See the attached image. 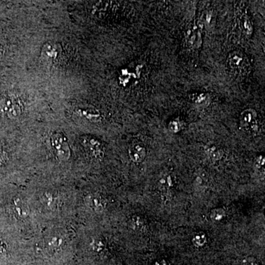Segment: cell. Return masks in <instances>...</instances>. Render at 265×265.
<instances>
[{"mask_svg": "<svg viewBox=\"0 0 265 265\" xmlns=\"http://www.w3.org/2000/svg\"><path fill=\"white\" fill-rule=\"evenodd\" d=\"M129 226L134 232H144L147 228L146 221L141 215H134L129 221Z\"/></svg>", "mask_w": 265, "mask_h": 265, "instance_id": "cell-12", "label": "cell"}, {"mask_svg": "<svg viewBox=\"0 0 265 265\" xmlns=\"http://www.w3.org/2000/svg\"><path fill=\"white\" fill-rule=\"evenodd\" d=\"M61 46L58 43L54 41L47 42L42 47L41 56L45 61L53 62L61 56Z\"/></svg>", "mask_w": 265, "mask_h": 265, "instance_id": "cell-6", "label": "cell"}, {"mask_svg": "<svg viewBox=\"0 0 265 265\" xmlns=\"http://www.w3.org/2000/svg\"><path fill=\"white\" fill-rule=\"evenodd\" d=\"M185 41L191 49H199L201 47L202 33L200 27L195 23L189 26L185 33Z\"/></svg>", "mask_w": 265, "mask_h": 265, "instance_id": "cell-5", "label": "cell"}, {"mask_svg": "<svg viewBox=\"0 0 265 265\" xmlns=\"http://www.w3.org/2000/svg\"><path fill=\"white\" fill-rule=\"evenodd\" d=\"M243 29L246 35L251 36L252 33H253V25H252L251 21L248 17L244 18Z\"/></svg>", "mask_w": 265, "mask_h": 265, "instance_id": "cell-18", "label": "cell"}, {"mask_svg": "<svg viewBox=\"0 0 265 265\" xmlns=\"http://www.w3.org/2000/svg\"><path fill=\"white\" fill-rule=\"evenodd\" d=\"M169 130L173 132H178L180 131L182 129V122L180 120V119L177 118V119H173L169 122L168 124Z\"/></svg>", "mask_w": 265, "mask_h": 265, "instance_id": "cell-17", "label": "cell"}, {"mask_svg": "<svg viewBox=\"0 0 265 265\" xmlns=\"http://www.w3.org/2000/svg\"><path fill=\"white\" fill-rule=\"evenodd\" d=\"M92 247H93L95 251L101 252L105 248V244L103 240H102L101 239H98V240H94Z\"/></svg>", "mask_w": 265, "mask_h": 265, "instance_id": "cell-20", "label": "cell"}, {"mask_svg": "<svg viewBox=\"0 0 265 265\" xmlns=\"http://www.w3.org/2000/svg\"><path fill=\"white\" fill-rule=\"evenodd\" d=\"M226 216V211L224 208H214L210 213V218L214 223H219L224 220Z\"/></svg>", "mask_w": 265, "mask_h": 265, "instance_id": "cell-15", "label": "cell"}, {"mask_svg": "<svg viewBox=\"0 0 265 265\" xmlns=\"http://www.w3.org/2000/svg\"><path fill=\"white\" fill-rule=\"evenodd\" d=\"M210 97L206 94H197L192 98L194 104L197 106H208L209 104Z\"/></svg>", "mask_w": 265, "mask_h": 265, "instance_id": "cell-16", "label": "cell"}, {"mask_svg": "<svg viewBox=\"0 0 265 265\" xmlns=\"http://www.w3.org/2000/svg\"><path fill=\"white\" fill-rule=\"evenodd\" d=\"M63 239L61 237L54 236L49 240V246L53 248H60L62 245Z\"/></svg>", "mask_w": 265, "mask_h": 265, "instance_id": "cell-19", "label": "cell"}, {"mask_svg": "<svg viewBox=\"0 0 265 265\" xmlns=\"http://www.w3.org/2000/svg\"><path fill=\"white\" fill-rule=\"evenodd\" d=\"M175 179L173 174L167 173L164 174L158 180V190L161 194H169L174 188Z\"/></svg>", "mask_w": 265, "mask_h": 265, "instance_id": "cell-10", "label": "cell"}, {"mask_svg": "<svg viewBox=\"0 0 265 265\" xmlns=\"http://www.w3.org/2000/svg\"><path fill=\"white\" fill-rule=\"evenodd\" d=\"M3 251H4V249H3V246L0 245V256H1L2 254H3Z\"/></svg>", "mask_w": 265, "mask_h": 265, "instance_id": "cell-25", "label": "cell"}, {"mask_svg": "<svg viewBox=\"0 0 265 265\" xmlns=\"http://www.w3.org/2000/svg\"><path fill=\"white\" fill-rule=\"evenodd\" d=\"M2 56V49H1V46H0V57H1Z\"/></svg>", "mask_w": 265, "mask_h": 265, "instance_id": "cell-26", "label": "cell"}, {"mask_svg": "<svg viewBox=\"0 0 265 265\" xmlns=\"http://www.w3.org/2000/svg\"><path fill=\"white\" fill-rule=\"evenodd\" d=\"M51 144L56 156L60 160L67 161L70 158V148L67 140L63 134H53L51 137Z\"/></svg>", "mask_w": 265, "mask_h": 265, "instance_id": "cell-3", "label": "cell"}, {"mask_svg": "<svg viewBox=\"0 0 265 265\" xmlns=\"http://www.w3.org/2000/svg\"><path fill=\"white\" fill-rule=\"evenodd\" d=\"M227 64L231 70L237 75H246L250 71L248 58L240 51L232 52L228 56Z\"/></svg>", "mask_w": 265, "mask_h": 265, "instance_id": "cell-1", "label": "cell"}, {"mask_svg": "<svg viewBox=\"0 0 265 265\" xmlns=\"http://www.w3.org/2000/svg\"><path fill=\"white\" fill-rule=\"evenodd\" d=\"M241 127L245 130L256 134L259 129L258 123V114L253 108H248L244 110L240 114V117Z\"/></svg>", "mask_w": 265, "mask_h": 265, "instance_id": "cell-4", "label": "cell"}, {"mask_svg": "<svg viewBox=\"0 0 265 265\" xmlns=\"http://www.w3.org/2000/svg\"><path fill=\"white\" fill-rule=\"evenodd\" d=\"M13 210L16 215L20 218L27 217L30 213V209L25 200L19 198L14 199Z\"/></svg>", "mask_w": 265, "mask_h": 265, "instance_id": "cell-11", "label": "cell"}, {"mask_svg": "<svg viewBox=\"0 0 265 265\" xmlns=\"http://www.w3.org/2000/svg\"><path fill=\"white\" fill-rule=\"evenodd\" d=\"M256 166L260 169H264V158L263 156H260L257 158L256 160Z\"/></svg>", "mask_w": 265, "mask_h": 265, "instance_id": "cell-22", "label": "cell"}, {"mask_svg": "<svg viewBox=\"0 0 265 265\" xmlns=\"http://www.w3.org/2000/svg\"><path fill=\"white\" fill-rule=\"evenodd\" d=\"M6 153H5L4 152L2 151V150H0V166L4 164L5 161H6Z\"/></svg>", "mask_w": 265, "mask_h": 265, "instance_id": "cell-23", "label": "cell"}, {"mask_svg": "<svg viewBox=\"0 0 265 265\" xmlns=\"http://www.w3.org/2000/svg\"><path fill=\"white\" fill-rule=\"evenodd\" d=\"M22 108L20 100L16 97L6 96L0 99V115L9 119H14L22 114Z\"/></svg>", "mask_w": 265, "mask_h": 265, "instance_id": "cell-2", "label": "cell"}, {"mask_svg": "<svg viewBox=\"0 0 265 265\" xmlns=\"http://www.w3.org/2000/svg\"><path fill=\"white\" fill-rule=\"evenodd\" d=\"M84 202L88 207L97 213L103 212L106 208V200L98 194H91V195H87L84 199Z\"/></svg>", "mask_w": 265, "mask_h": 265, "instance_id": "cell-9", "label": "cell"}, {"mask_svg": "<svg viewBox=\"0 0 265 265\" xmlns=\"http://www.w3.org/2000/svg\"><path fill=\"white\" fill-rule=\"evenodd\" d=\"M207 242V237L204 232H198L192 237V243L196 248H201Z\"/></svg>", "mask_w": 265, "mask_h": 265, "instance_id": "cell-14", "label": "cell"}, {"mask_svg": "<svg viewBox=\"0 0 265 265\" xmlns=\"http://www.w3.org/2000/svg\"><path fill=\"white\" fill-rule=\"evenodd\" d=\"M83 145L85 150L93 157L102 158L104 156V148H103V145L96 139L85 137L83 140Z\"/></svg>", "mask_w": 265, "mask_h": 265, "instance_id": "cell-8", "label": "cell"}, {"mask_svg": "<svg viewBox=\"0 0 265 265\" xmlns=\"http://www.w3.org/2000/svg\"><path fill=\"white\" fill-rule=\"evenodd\" d=\"M205 151L208 157L213 161H219L224 156V151L216 146H208Z\"/></svg>", "mask_w": 265, "mask_h": 265, "instance_id": "cell-13", "label": "cell"}, {"mask_svg": "<svg viewBox=\"0 0 265 265\" xmlns=\"http://www.w3.org/2000/svg\"><path fill=\"white\" fill-rule=\"evenodd\" d=\"M128 154L132 162L141 163L146 157V148L142 142L134 140L129 146Z\"/></svg>", "mask_w": 265, "mask_h": 265, "instance_id": "cell-7", "label": "cell"}, {"mask_svg": "<svg viewBox=\"0 0 265 265\" xmlns=\"http://www.w3.org/2000/svg\"><path fill=\"white\" fill-rule=\"evenodd\" d=\"M240 265H258V263L253 257H248L242 261Z\"/></svg>", "mask_w": 265, "mask_h": 265, "instance_id": "cell-21", "label": "cell"}, {"mask_svg": "<svg viewBox=\"0 0 265 265\" xmlns=\"http://www.w3.org/2000/svg\"><path fill=\"white\" fill-rule=\"evenodd\" d=\"M154 265H166V263L165 261H164V260H161V261L156 262V264Z\"/></svg>", "mask_w": 265, "mask_h": 265, "instance_id": "cell-24", "label": "cell"}]
</instances>
